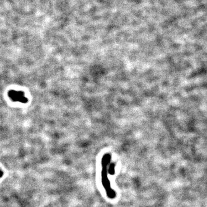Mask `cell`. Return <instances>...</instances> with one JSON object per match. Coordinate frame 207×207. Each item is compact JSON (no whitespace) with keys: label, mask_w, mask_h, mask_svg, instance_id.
<instances>
[{"label":"cell","mask_w":207,"mask_h":207,"mask_svg":"<svg viewBox=\"0 0 207 207\" xmlns=\"http://www.w3.org/2000/svg\"><path fill=\"white\" fill-rule=\"evenodd\" d=\"M2 175H3V172H2V171L1 170V169H0V178H1L2 177Z\"/></svg>","instance_id":"277c9868"},{"label":"cell","mask_w":207,"mask_h":207,"mask_svg":"<svg viewBox=\"0 0 207 207\" xmlns=\"http://www.w3.org/2000/svg\"><path fill=\"white\" fill-rule=\"evenodd\" d=\"M8 96L13 102H19L23 104H26L28 102V99L25 97V93L23 91L11 90L8 92Z\"/></svg>","instance_id":"7a4b0ae2"},{"label":"cell","mask_w":207,"mask_h":207,"mask_svg":"<svg viewBox=\"0 0 207 207\" xmlns=\"http://www.w3.org/2000/svg\"><path fill=\"white\" fill-rule=\"evenodd\" d=\"M109 172L110 175H114V164L110 165L109 169Z\"/></svg>","instance_id":"3957f363"},{"label":"cell","mask_w":207,"mask_h":207,"mask_svg":"<svg viewBox=\"0 0 207 207\" xmlns=\"http://www.w3.org/2000/svg\"><path fill=\"white\" fill-rule=\"evenodd\" d=\"M110 156H105L102 159V183L106 189V194L110 199H114L116 196V192L110 187V181L107 175V165L110 162Z\"/></svg>","instance_id":"6da1fadb"}]
</instances>
